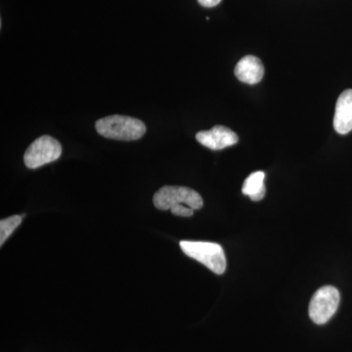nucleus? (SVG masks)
Masks as SVG:
<instances>
[{"mask_svg":"<svg viewBox=\"0 0 352 352\" xmlns=\"http://www.w3.org/2000/svg\"><path fill=\"white\" fill-rule=\"evenodd\" d=\"M95 127L104 138L122 141L138 140L146 132L142 120L120 115L102 118L97 120Z\"/></svg>","mask_w":352,"mask_h":352,"instance_id":"obj_1","label":"nucleus"},{"mask_svg":"<svg viewBox=\"0 0 352 352\" xmlns=\"http://www.w3.org/2000/svg\"><path fill=\"white\" fill-rule=\"evenodd\" d=\"M179 245L187 256L204 264L215 274L221 275L226 272V254L219 244L201 241H182Z\"/></svg>","mask_w":352,"mask_h":352,"instance_id":"obj_2","label":"nucleus"},{"mask_svg":"<svg viewBox=\"0 0 352 352\" xmlns=\"http://www.w3.org/2000/svg\"><path fill=\"white\" fill-rule=\"evenodd\" d=\"M157 210H168L177 206H186L192 210L203 208L204 201L195 190L182 186H164L153 198Z\"/></svg>","mask_w":352,"mask_h":352,"instance_id":"obj_3","label":"nucleus"},{"mask_svg":"<svg viewBox=\"0 0 352 352\" xmlns=\"http://www.w3.org/2000/svg\"><path fill=\"white\" fill-rule=\"evenodd\" d=\"M340 296L337 288L333 286L322 287L310 300L309 317L317 325H323L337 312Z\"/></svg>","mask_w":352,"mask_h":352,"instance_id":"obj_4","label":"nucleus"},{"mask_svg":"<svg viewBox=\"0 0 352 352\" xmlns=\"http://www.w3.org/2000/svg\"><path fill=\"white\" fill-rule=\"evenodd\" d=\"M62 154V146L56 139L43 135L36 139L25 153V166L32 170L57 161Z\"/></svg>","mask_w":352,"mask_h":352,"instance_id":"obj_5","label":"nucleus"},{"mask_svg":"<svg viewBox=\"0 0 352 352\" xmlns=\"http://www.w3.org/2000/svg\"><path fill=\"white\" fill-rule=\"evenodd\" d=\"M196 139L200 144L210 150H222L237 144L239 141L237 134L228 127L217 126L210 131H199Z\"/></svg>","mask_w":352,"mask_h":352,"instance_id":"obj_6","label":"nucleus"},{"mask_svg":"<svg viewBox=\"0 0 352 352\" xmlns=\"http://www.w3.org/2000/svg\"><path fill=\"white\" fill-rule=\"evenodd\" d=\"M333 127L339 134L352 131V89L344 90L336 104Z\"/></svg>","mask_w":352,"mask_h":352,"instance_id":"obj_7","label":"nucleus"},{"mask_svg":"<svg viewBox=\"0 0 352 352\" xmlns=\"http://www.w3.org/2000/svg\"><path fill=\"white\" fill-rule=\"evenodd\" d=\"M236 78L248 85H256L263 80L264 67L258 57L248 55L238 62L234 69Z\"/></svg>","mask_w":352,"mask_h":352,"instance_id":"obj_8","label":"nucleus"},{"mask_svg":"<svg viewBox=\"0 0 352 352\" xmlns=\"http://www.w3.org/2000/svg\"><path fill=\"white\" fill-rule=\"evenodd\" d=\"M264 178H265V173L263 171H256L248 176L243 184V194L249 196L250 199L254 201L263 200L266 193Z\"/></svg>","mask_w":352,"mask_h":352,"instance_id":"obj_9","label":"nucleus"},{"mask_svg":"<svg viewBox=\"0 0 352 352\" xmlns=\"http://www.w3.org/2000/svg\"><path fill=\"white\" fill-rule=\"evenodd\" d=\"M22 217L21 215H12L0 221V245H3L6 241L12 235L15 229L20 226Z\"/></svg>","mask_w":352,"mask_h":352,"instance_id":"obj_10","label":"nucleus"},{"mask_svg":"<svg viewBox=\"0 0 352 352\" xmlns=\"http://www.w3.org/2000/svg\"><path fill=\"white\" fill-rule=\"evenodd\" d=\"M170 212L177 217H189L194 214V210L186 207V206H177V207L171 208Z\"/></svg>","mask_w":352,"mask_h":352,"instance_id":"obj_11","label":"nucleus"},{"mask_svg":"<svg viewBox=\"0 0 352 352\" xmlns=\"http://www.w3.org/2000/svg\"><path fill=\"white\" fill-rule=\"evenodd\" d=\"M198 2L201 6L212 8V7L219 6L221 0H198Z\"/></svg>","mask_w":352,"mask_h":352,"instance_id":"obj_12","label":"nucleus"}]
</instances>
